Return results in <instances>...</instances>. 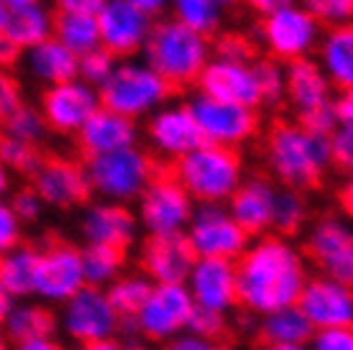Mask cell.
Segmentation results:
<instances>
[{
    "label": "cell",
    "instance_id": "26",
    "mask_svg": "<svg viewBox=\"0 0 353 350\" xmlns=\"http://www.w3.org/2000/svg\"><path fill=\"white\" fill-rule=\"evenodd\" d=\"M284 100L290 103L294 121L333 100V85L312 56L284 64Z\"/></svg>",
    "mask_w": 353,
    "mask_h": 350
},
{
    "label": "cell",
    "instance_id": "39",
    "mask_svg": "<svg viewBox=\"0 0 353 350\" xmlns=\"http://www.w3.org/2000/svg\"><path fill=\"white\" fill-rule=\"evenodd\" d=\"M251 70H254V79H256L259 97H261V105L276 107L284 103V64L261 56V59L251 61Z\"/></svg>",
    "mask_w": 353,
    "mask_h": 350
},
{
    "label": "cell",
    "instance_id": "28",
    "mask_svg": "<svg viewBox=\"0 0 353 350\" xmlns=\"http://www.w3.org/2000/svg\"><path fill=\"white\" fill-rule=\"evenodd\" d=\"M318 67L333 85V90L353 88V28L351 26H338L325 28L318 41Z\"/></svg>",
    "mask_w": 353,
    "mask_h": 350
},
{
    "label": "cell",
    "instance_id": "3",
    "mask_svg": "<svg viewBox=\"0 0 353 350\" xmlns=\"http://www.w3.org/2000/svg\"><path fill=\"white\" fill-rule=\"evenodd\" d=\"M212 56V41L190 31L172 18L154 21L141 49V59L157 72L169 88H190Z\"/></svg>",
    "mask_w": 353,
    "mask_h": 350
},
{
    "label": "cell",
    "instance_id": "8",
    "mask_svg": "<svg viewBox=\"0 0 353 350\" xmlns=\"http://www.w3.org/2000/svg\"><path fill=\"white\" fill-rule=\"evenodd\" d=\"M185 107L192 115L203 143H210V146L239 151L248 141L256 138L261 128V118L256 110L233 105V103H221L203 92H194L185 103Z\"/></svg>",
    "mask_w": 353,
    "mask_h": 350
},
{
    "label": "cell",
    "instance_id": "45",
    "mask_svg": "<svg viewBox=\"0 0 353 350\" xmlns=\"http://www.w3.org/2000/svg\"><path fill=\"white\" fill-rule=\"evenodd\" d=\"M212 49H215L212 56H221V59H233V61H254L256 59L254 44L241 34H223L221 39L212 44Z\"/></svg>",
    "mask_w": 353,
    "mask_h": 350
},
{
    "label": "cell",
    "instance_id": "10",
    "mask_svg": "<svg viewBox=\"0 0 353 350\" xmlns=\"http://www.w3.org/2000/svg\"><path fill=\"white\" fill-rule=\"evenodd\" d=\"M256 34L269 59L279 61V64H292V61L310 59L315 54L323 28L307 10L294 3V6L274 10L261 18Z\"/></svg>",
    "mask_w": 353,
    "mask_h": 350
},
{
    "label": "cell",
    "instance_id": "57",
    "mask_svg": "<svg viewBox=\"0 0 353 350\" xmlns=\"http://www.w3.org/2000/svg\"><path fill=\"white\" fill-rule=\"evenodd\" d=\"M74 350H125L121 338H108V340L88 342V345H77Z\"/></svg>",
    "mask_w": 353,
    "mask_h": 350
},
{
    "label": "cell",
    "instance_id": "7",
    "mask_svg": "<svg viewBox=\"0 0 353 350\" xmlns=\"http://www.w3.org/2000/svg\"><path fill=\"white\" fill-rule=\"evenodd\" d=\"M57 330L74 345L118 338L123 320L113 309L105 289L82 287L57 309Z\"/></svg>",
    "mask_w": 353,
    "mask_h": 350
},
{
    "label": "cell",
    "instance_id": "12",
    "mask_svg": "<svg viewBox=\"0 0 353 350\" xmlns=\"http://www.w3.org/2000/svg\"><path fill=\"white\" fill-rule=\"evenodd\" d=\"M194 305L187 294L185 284H161L154 287L149 299L143 302L139 315L133 317V330L151 345H164L187 333Z\"/></svg>",
    "mask_w": 353,
    "mask_h": 350
},
{
    "label": "cell",
    "instance_id": "23",
    "mask_svg": "<svg viewBox=\"0 0 353 350\" xmlns=\"http://www.w3.org/2000/svg\"><path fill=\"white\" fill-rule=\"evenodd\" d=\"M194 254L185 236H146L139 248V271L154 284H185Z\"/></svg>",
    "mask_w": 353,
    "mask_h": 350
},
{
    "label": "cell",
    "instance_id": "4",
    "mask_svg": "<svg viewBox=\"0 0 353 350\" xmlns=\"http://www.w3.org/2000/svg\"><path fill=\"white\" fill-rule=\"evenodd\" d=\"M169 174L182 184L194 205H225L243 182L246 172L236 149L200 143L194 151L176 158Z\"/></svg>",
    "mask_w": 353,
    "mask_h": 350
},
{
    "label": "cell",
    "instance_id": "30",
    "mask_svg": "<svg viewBox=\"0 0 353 350\" xmlns=\"http://www.w3.org/2000/svg\"><path fill=\"white\" fill-rule=\"evenodd\" d=\"M3 36L18 52H26L31 46L41 44L54 36V13L41 0H34L28 6L8 10V21L3 28Z\"/></svg>",
    "mask_w": 353,
    "mask_h": 350
},
{
    "label": "cell",
    "instance_id": "6",
    "mask_svg": "<svg viewBox=\"0 0 353 350\" xmlns=\"http://www.w3.org/2000/svg\"><path fill=\"white\" fill-rule=\"evenodd\" d=\"M174 90L151 70L143 59H123L115 64L113 74L97 90L100 107L113 110L128 121H141L167 105Z\"/></svg>",
    "mask_w": 353,
    "mask_h": 350
},
{
    "label": "cell",
    "instance_id": "27",
    "mask_svg": "<svg viewBox=\"0 0 353 350\" xmlns=\"http://www.w3.org/2000/svg\"><path fill=\"white\" fill-rule=\"evenodd\" d=\"M21 64L28 77L44 85V90L77 79V56L67 46L59 44L54 36L21 52Z\"/></svg>",
    "mask_w": 353,
    "mask_h": 350
},
{
    "label": "cell",
    "instance_id": "17",
    "mask_svg": "<svg viewBox=\"0 0 353 350\" xmlns=\"http://www.w3.org/2000/svg\"><path fill=\"white\" fill-rule=\"evenodd\" d=\"M97 31H100V46L110 52L118 61L136 59L141 54L143 44L151 34L154 18L133 8L123 0H108L97 10Z\"/></svg>",
    "mask_w": 353,
    "mask_h": 350
},
{
    "label": "cell",
    "instance_id": "40",
    "mask_svg": "<svg viewBox=\"0 0 353 350\" xmlns=\"http://www.w3.org/2000/svg\"><path fill=\"white\" fill-rule=\"evenodd\" d=\"M44 156L39 154L36 146L21 143V141L3 136L0 133V164L8 169V172H18L23 176H34L36 169L41 167Z\"/></svg>",
    "mask_w": 353,
    "mask_h": 350
},
{
    "label": "cell",
    "instance_id": "19",
    "mask_svg": "<svg viewBox=\"0 0 353 350\" xmlns=\"http://www.w3.org/2000/svg\"><path fill=\"white\" fill-rule=\"evenodd\" d=\"M146 141L151 146V156H159L169 164H174L176 158L194 151L203 138L194 125L192 115L185 107V103H167L157 113L146 118Z\"/></svg>",
    "mask_w": 353,
    "mask_h": 350
},
{
    "label": "cell",
    "instance_id": "2",
    "mask_svg": "<svg viewBox=\"0 0 353 350\" xmlns=\"http://www.w3.org/2000/svg\"><path fill=\"white\" fill-rule=\"evenodd\" d=\"M266 167L287 189H315L333 169L327 136L312 133L294 121L274 123L264 143Z\"/></svg>",
    "mask_w": 353,
    "mask_h": 350
},
{
    "label": "cell",
    "instance_id": "33",
    "mask_svg": "<svg viewBox=\"0 0 353 350\" xmlns=\"http://www.w3.org/2000/svg\"><path fill=\"white\" fill-rule=\"evenodd\" d=\"M80 254L85 287H97V289H108L125 271V263H128L125 251L108 248V245H80Z\"/></svg>",
    "mask_w": 353,
    "mask_h": 350
},
{
    "label": "cell",
    "instance_id": "31",
    "mask_svg": "<svg viewBox=\"0 0 353 350\" xmlns=\"http://www.w3.org/2000/svg\"><path fill=\"white\" fill-rule=\"evenodd\" d=\"M36 261H39V245L26 240L0 256V287L13 302L34 297Z\"/></svg>",
    "mask_w": 353,
    "mask_h": 350
},
{
    "label": "cell",
    "instance_id": "34",
    "mask_svg": "<svg viewBox=\"0 0 353 350\" xmlns=\"http://www.w3.org/2000/svg\"><path fill=\"white\" fill-rule=\"evenodd\" d=\"M54 39L67 46L74 56L92 52L100 46L97 18L85 13H57L54 16Z\"/></svg>",
    "mask_w": 353,
    "mask_h": 350
},
{
    "label": "cell",
    "instance_id": "41",
    "mask_svg": "<svg viewBox=\"0 0 353 350\" xmlns=\"http://www.w3.org/2000/svg\"><path fill=\"white\" fill-rule=\"evenodd\" d=\"M115 64H118V59L113 54L105 52L103 46H97L92 52L77 56V79L90 85V88L100 90L108 82V77L113 74Z\"/></svg>",
    "mask_w": 353,
    "mask_h": 350
},
{
    "label": "cell",
    "instance_id": "24",
    "mask_svg": "<svg viewBox=\"0 0 353 350\" xmlns=\"http://www.w3.org/2000/svg\"><path fill=\"white\" fill-rule=\"evenodd\" d=\"M276 197V184L269 176H243L239 189L225 202L230 218L251 240L272 233V210Z\"/></svg>",
    "mask_w": 353,
    "mask_h": 350
},
{
    "label": "cell",
    "instance_id": "46",
    "mask_svg": "<svg viewBox=\"0 0 353 350\" xmlns=\"http://www.w3.org/2000/svg\"><path fill=\"white\" fill-rule=\"evenodd\" d=\"M23 243V223L16 218L6 200H0V256Z\"/></svg>",
    "mask_w": 353,
    "mask_h": 350
},
{
    "label": "cell",
    "instance_id": "62",
    "mask_svg": "<svg viewBox=\"0 0 353 350\" xmlns=\"http://www.w3.org/2000/svg\"><path fill=\"white\" fill-rule=\"evenodd\" d=\"M6 21H8V8L0 6V36H3V28H6Z\"/></svg>",
    "mask_w": 353,
    "mask_h": 350
},
{
    "label": "cell",
    "instance_id": "9",
    "mask_svg": "<svg viewBox=\"0 0 353 350\" xmlns=\"http://www.w3.org/2000/svg\"><path fill=\"white\" fill-rule=\"evenodd\" d=\"M194 212L192 197L169 172L154 176L136 200V223L146 236H182Z\"/></svg>",
    "mask_w": 353,
    "mask_h": 350
},
{
    "label": "cell",
    "instance_id": "58",
    "mask_svg": "<svg viewBox=\"0 0 353 350\" xmlns=\"http://www.w3.org/2000/svg\"><path fill=\"white\" fill-rule=\"evenodd\" d=\"M10 307H13V299L6 294V289L0 287V327H3V322H6V317H8Z\"/></svg>",
    "mask_w": 353,
    "mask_h": 350
},
{
    "label": "cell",
    "instance_id": "50",
    "mask_svg": "<svg viewBox=\"0 0 353 350\" xmlns=\"http://www.w3.org/2000/svg\"><path fill=\"white\" fill-rule=\"evenodd\" d=\"M161 350H228L221 340H205L192 333H182L179 338L161 345Z\"/></svg>",
    "mask_w": 353,
    "mask_h": 350
},
{
    "label": "cell",
    "instance_id": "59",
    "mask_svg": "<svg viewBox=\"0 0 353 350\" xmlns=\"http://www.w3.org/2000/svg\"><path fill=\"white\" fill-rule=\"evenodd\" d=\"M8 192H10V172L0 164V200H6Z\"/></svg>",
    "mask_w": 353,
    "mask_h": 350
},
{
    "label": "cell",
    "instance_id": "13",
    "mask_svg": "<svg viewBox=\"0 0 353 350\" xmlns=\"http://www.w3.org/2000/svg\"><path fill=\"white\" fill-rule=\"evenodd\" d=\"M302 254L323 276L343 284L353 281V230L341 215H323L310 223Z\"/></svg>",
    "mask_w": 353,
    "mask_h": 350
},
{
    "label": "cell",
    "instance_id": "52",
    "mask_svg": "<svg viewBox=\"0 0 353 350\" xmlns=\"http://www.w3.org/2000/svg\"><path fill=\"white\" fill-rule=\"evenodd\" d=\"M330 107H333V115H336L338 125H353V92L351 90H345L341 95H333Z\"/></svg>",
    "mask_w": 353,
    "mask_h": 350
},
{
    "label": "cell",
    "instance_id": "36",
    "mask_svg": "<svg viewBox=\"0 0 353 350\" xmlns=\"http://www.w3.org/2000/svg\"><path fill=\"white\" fill-rule=\"evenodd\" d=\"M310 220V205L305 192L297 189H287V187H276V197H274L272 210V233L282 238H294L297 233L307 228Z\"/></svg>",
    "mask_w": 353,
    "mask_h": 350
},
{
    "label": "cell",
    "instance_id": "38",
    "mask_svg": "<svg viewBox=\"0 0 353 350\" xmlns=\"http://www.w3.org/2000/svg\"><path fill=\"white\" fill-rule=\"evenodd\" d=\"M3 125V136H10V138L21 141V143H28V146H36L44 143V138L49 136V128H46V121L41 110L34 105H21L18 110L0 123Z\"/></svg>",
    "mask_w": 353,
    "mask_h": 350
},
{
    "label": "cell",
    "instance_id": "14",
    "mask_svg": "<svg viewBox=\"0 0 353 350\" xmlns=\"http://www.w3.org/2000/svg\"><path fill=\"white\" fill-rule=\"evenodd\" d=\"M85 287L80 245L72 240H49L39 248L34 299L49 307L64 305Z\"/></svg>",
    "mask_w": 353,
    "mask_h": 350
},
{
    "label": "cell",
    "instance_id": "61",
    "mask_svg": "<svg viewBox=\"0 0 353 350\" xmlns=\"http://www.w3.org/2000/svg\"><path fill=\"white\" fill-rule=\"evenodd\" d=\"M261 350H310L307 345H264Z\"/></svg>",
    "mask_w": 353,
    "mask_h": 350
},
{
    "label": "cell",
    "instance_id": "32",
    "mask_svg": "<svg viewBox=\"0 0 353 350\" xmlns=\"http://www.w3.org/2000/svg\"><path fill=\"white\" fill-rule=\"evenodd\" d=\"M256 330L264 345H307L315 333L297 305L282 307L276 312L259 317Z\"/></svg>",
    "mask_w": 353,
    "mask_h": 350
},
{
    "label": "cell",
    "instance_id": "35",
    "mask_svg": "<svg viewBox=\"0 0 353 350\" xmlns=\"http://www.w3.org/2000/svg\"><path fill=\"white\" fill-rule=\"evenodd\" d=\"M167 10H172V21L205 39L218 34L225 21V10L218 6V0H169Z\"/></svg>",
    "mask_w": 353,
    "mask_h": 350
},
{
    "label": "cell",
    "instance_id": "18",
    "mask_svg": "<svg viewBox=\"0 0 353 350\" xmlns=\"http://www.w3.org/2000/svg\"><path fill=\"white\" fill-rule=\"evenodd\" d=\"M297 307L312 330H336L353 325L351 284L315 274L302 287Z\"/></svg>",
    "mask_w": 353,
    "mask_h": 350
},
{
    "label": "cell",
    "instance_id": "21",
    "mask_svg": "<svg viewBox=\"0 0 353 350\" xmlns=\"http://www.w3.org/2000/svg\"><path fill=\"white\" fill-rule=\"evenodd\" d=\"M197 92L221 100V103H233V105H243L251 110L261 107V97H259L256 79L251 61H233L221 59V56H210L205 64V70L197 77Z\"/></svg>",
    "mask_w": 353,
    "mask_h": 350
},
{
    "label": "cell",
    "instance_id": "29",
    "mask_svg": "<svg viewBox=\"0 0 353 350\" xmlns=\"http://www.w3.org/2000/svg\"><path fill=\"white\" fill-rule=\"evenodd\" d=\"M0 333L8 338L10 345L39 340V338H52L57 333V312H54V307L44 305L34 297L18 299L10 307Z\"/></svg>",
    "mask_w": 353,
    "mask_h": 350
},
{
    "label": "cell",
    "instance_id": "48",
    "mask_svg": "<svg viewBox=\"0 0 353 350\" xmlns=\"http://www.w3.org/2000/svg\"><path fill=\"white\" fill-rule=\"evenodd\" d=\"M310 350H353L351 327H336V330H315L307 342Z\"/></svg>",
    "mask_w": 353,
    "mask_h": 350
},
{
    "label": "cell",
    "instance_id": "47",
    "mask_svg": "<svg viewBox=\"0 0 353 350\" xmlns=\"http://www.w3.org/2000/svg\"><path fill=\"white\" fill-rule=\"evenodd\" d=\"M10 210L16 212V218L26 225V223H36V220H41V215H44V202H41V197L31 189V187H23V189H18L16 194H13V200L8 202Z\"/></svg>",
    "mask_w": 353,
    "mask_h": 350
},
{
    "label": "cell",
    "instance_id": "25",
    "mask_svg": "<svg viewBox=\"0 0 353 350\" xmlns=\"http://www.w3.org/2000/svg\"><path fill=\"white\" fill-rule=\"evenodd\" d=\"M139 136H141V131H139V123L136 121H128V118L113 113V110L100 107L82 125L80 133L74 138H77V146L85 154V158H92V156H103V154H113V151L139 146Z\"/></svg>",
    "mask_w": 353,
    "mask_h": 350
},
{
    "label": "cell",
    "instance_id": "15",
    "mask_svg": "<svg viewBox=\"0 0 353 350\" xmlns=\"http://www.w3.org/2000/svg\"><path fill=\"white\" fill-rule=\"evenodd\" d=\"M185 289L192 299L194 309L230 317L239 309V281L236 261L223 258H194L187 274Z\"/></svg>",
    "mask_w": 353,
    "mask_h": 350
},
{
    "label": "cell",
    "instance_id": "44",
    "mask_svg": "<svg viewBox=\"0 0 353 350\" xmlns=\"http://www.w3.org/2000/svg\"><path fill=\"white\" fill-rule=\"evenodd\" d=\"M327 146H330V158L333 167L351 172L353 167V125H338L336 131L327 136Z\"/></svg>",
    "mask_w": 353,
    "mask_h": 350
},
{
    "label": "cell",
    "instance_id": "42",
    "mask_svg": "<svg viewBox=\"0 0 353 350\" xmlns=\"http://www.w3.org/2000/svg\"><path fill=\"white\" fill-rule=\"evenodd\" d=\"M297 6L305 8L310 16L320 23V28L351 26L353 0H297Z\"/></svg>",
    "mask_w": 353,
    "mask_h": 350
},
{
    "label": "cell",
    "instance_id": "49",
    "mask_svg": "<svg viewBox=\"0 0 353 350\" xmlns=\"http://www.w3.org/2000/svg\"><path fill=\"white\" fill-rule=\"evenodd\" d=\"M21 105H23V100H21V88H18L16 77L8 70H0V123Z\"/></svg>",
    "mask_w": 353,
    "mask_h": 350
},
{
    "label": "cell",
    "instance_id": "16",
    "mask_svg": "<svg viewBox=\"0 0 353 350\" xmlns=\"http://www.w3.org/2000/svg\"><path fill=\"white\" fill-rule=\"evenodd\" d=\"M41 115L49 133L59 136H77L80 128L100 110V95L80 79H70L62 85L46 88L41 92Z\"/></svg>",
    "mask_w": 353,
    "mask_h": 350
},
{
    "label": "cell",
    "instance_id": "11",
    "mask_svg": "<svg viewBox=\"0 0 353 350\" xmlns=\"http://www.w3.org/2000/svg\"><path fill=\"white\" fill-rule=\"evenodd\" d=\"M194 258H223L239 261L251 238L230 218L225 205H194L190 225L182 233Z\"/></svg>",
    "mask_w": 353,
    "mask_h": 350
},
{
    "label": "cell",
    "instance_id": "43",
    "mask_svg": "<svg viewBox=\"0 0 353 350\" xmlns=\"http://www.w3.org/2000/svg\"><path fill=\"white\" fill-rule=\"evenodd\" d=\"M230 327V317L215 315V312H205V309H194L192 320H190V327L187 333L197 335V338H205V340H221L225 338Z\"/></svg>",
    "mask_w": 353,
    "mask_h": 350
},
{
    "label": "cell",
    "instance_id": "53",
    "mask_svg": "<svg viewBox=\"0 0 353 350\" xmlns=\"http://www.w3.org/2000/svg\"><path fill=\"white\" fill-rule=\"evenodd\" d=\"M243 3L264 18V16H269V13H274V10H282V8H287V6H294L297 0H243Z\"/></svg>",
    "mask_w": 353,
    "mask_h": 350
},
{
    "label": "cell",
    "instance_id": "20",
    "mask_svg": "<svg viewBox=\"0 0 353 350\" xmlns=\"http://www.w3.org/2000/svg\"><path fill=\"white\" fill-rule=\"evenodd\" d=\"M44 207H57V210H72V207H80L88 205L90 184L85 167L74 158H44L41 167L36 169L34 184H31Z\"/></svg>",
    "mask_w": 353,
    "mask_h": 350
},
{
    "label": "cell",
    "instance_id": "51",
    "mask_svg": "<svg viewBox=\"0 0 353 350\" xmlns=\"http://www.w3.org/2000/svg\"><path fill=\"white\" fill-rule=\"evenodd\" d=\"M105 3L108 0H54L59 13H85V16H97V10Z\"/></svg>",
    "mask_w": 353,
    "mask_h": 350
},
{
    "label": "cell",
    "instance_id": "63",
    "mask_svg": "<svg viewBox=\"0 0 353 350\" xmlns=\"http://www.w3.org/2000/svg\"><path fill=\"white\" fill-rule=\"evenodd\" d=\"M0 350H13V345L8 342V338L0 333Z\"/></svg>",
    "mask_w": 353,
    "mask_h": 350
},
{
    "label": "cell",
    "instance_id": "54",
    "mask_svg": "<svg viewBox=\"0 0 353 350\" xmlns=\"http://www.w3.org/2000/svg\"><path fill=\"white\" fill-rule=\"evenodd\" d=\"M13 350H70V348H67L57 335H52V338H39V340L18 342V345H13Z\"/></svg>",
    "mask_w": 353,
    "mask_h": 350
},
{
    "label": "cell",
    "instance_id": "55",
    "mask_svg": "<svg viewBox=\"0 0 353 350\" xmlns=\"http://www.w3.org/2000/svg\"><path fill=\"white\" fill-rule=\"evenodd\" d=\"M123 3H128V6H133V8H139L149 18L161 16V13L169 8V0H123Z\"/></svg>",
    "mask_w": 353,
    "mask_h": 350
},
{
    "label": "cell",
    "instance_id": "56",
    "mask_svg": "<svg viewBox=\"0 0 353 350\" xmlns=\"http://www.w3.org/2000/svg\"><path fill=\"white\" fill-rule=\"evenodd\" d=\"M21 56V52H18L16 46L10 44L6 36H0V70H8L10 64Z\"/></svg>",
    "mask_w": 353,
    "mask_h": 350
},
{
    "label": "cell",
    "instance_id": "22",
    "mask_svg": "<svg viewBox=\"0 0 353 350\" xmlns=\"http://www.w3.org/2000/svg\"><path fill=\"white\" fill-rule=\"evenodd\" d=\"M80 233L85 245H108L128 254V248L139 240L141 228L128 205L95 200L82 212Z\"/></svg>",
    "mask_w": 353,
    "mask_h": 350
},
{
    "label": "cell",
    "instance_id": "5",
    "mask_svg": "<svg viewBox=\"0 0 353 350\" xmlns=\"http://www.w3.org/2000/svg\"><path fill=\"white\" fill-rule=\"evenodd\" d=\"M82 167L88 174L90 194H95L103 202H115V205L136 202L146 189V184L159 174L157 158L139 146L85 158Z\"/></svg>",
    "mask_w": 353,
    "mask_h": 350
},
{
    "label": "cell",
    "instance_id": "60",
    "mask_svg": "<svg viewBox=\"0 0 353 350\" xmlns=\"http://www.w3.org/2000/svg\"><path fill=\"white\" fill-rule=\"evenodd\" d=\"M28 3H34V0H0V6H6L8 10L21 8V6H28Z\"/></svg>",
    "mask_w": 353,
    "mask_h": 350
},
{
    "label": "cell",
    "instance_id": "37",
    "mask_svg": "<svg viewBox=\"0 0 353 350\" xmlns=\"http://www.w3.org/2000/svg\"><path fill=\"white\" fill-rule=\"evenodd\" d=\"M154 284H151L141 271H123L118 279L105 289L108 299L113 309L121 315L123 322H131L133 317L139 315V309L143 307V302L149 299Z\"/></svg>",
    "mask_w": 353,
    "mask_h": 350
},
{
    "label": "cell",
    "instance_id": "1",
    "mask_svg": "<svg viewBox=\"0 0 353 350\" xmlns=\"http://www.w3.org/2000/svg\"><path fill=\"white\" fill-rule=\"evenodd\" d=\"M310 276V263L294 240L274 233L254 238L236 261L241 312L264 317L297 305Z\"/></svg>",
    "mask_w": 353,
    "mask_h": 350
}]
</instances>
